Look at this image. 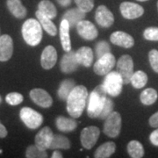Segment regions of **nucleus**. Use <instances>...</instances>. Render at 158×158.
Masks as SVG:
<instances>
[{
  "label": "nucleus",
  "instance_id": "nucleus-47",
  "mask_svg": "<svg viewBox=\"0 0 158 158\" xmlns=\"http://www.w3.org/2000/svg\"><path fill=\"white\" fill-rule=\"evenodd\" d=\"M0 36H1V35H0Z\"/></svg>",
  "mask_w": 158,
  "mask_h": 158
},
{
  "label": "nucleus",
  "instance_id": "nucleus-42",
  "mask_svg": "<svg viewBox=\"0 0 158 158\" xmlns=\"http://www.w3.org/2000/svg\"><path fill=\"white\" fill-rule=\"evenodd\" d=\"M57 3L62 7H67L71 4V0H56Z\"/></svg>",
  "mask_w": 158,
  "mask_h": 158
},
{
  "label": "nucleus",
  "instance_id": "nucleus-29",
  "mask_svg": "<svg viewBox=\"0 0 158 158\" xmlns=\"http://www.w3.org/2000/svg\"><path fill=\"white\" fill-rule=\"evenodd\" d=\"M70 142L67 137L60 135H54L53 141L51 142L50 149H69Z\"/></svg>",
  "mask_w": 158,
  "mask_h": 158
},
{
  "label": "nucleus",
  "instance_id": "nucleus-24",
  "mask_svg": "<svg viewBox=\"0 0 158 158\" xmlns=\"http://www.w3.org/2000/svg\"><path fill=\"white\" fill-rule=\"evenodd\" d=\"M56 124L58 130L61 132H71L76 129L77 123L73 118H66L64 116H59L56 119Z\"/></svg>",
  "mask_w": 158,
  "mask_h": 158
},
{
  "label": "nucleus",
  "instance_id": "nucleus-43",
  "mask_svg": "<svg viewBox=\"0 0 158 158\" xmlns=\"http://www.w3.org/2000/svg\"><path fill=\"white\" fill-rule=\"evenodd\" d=\"M62 153L59 152V151H57V150H56L55 152L53 153V155H52V158H62Z\"/></svg>",
  "mask_w": 158,
  "mask_h": 158
},
{
  "label": "nucleus",
  "instance_id": "nucleus-33",
  "mask_svg": "<svg viewBox=\"0 0 158 158\" xmlns=\"http://www.w3.org/2000/svg\"><path fill=\"white\" fill-rule=\"evenodd\" d=\"M23 99H24V98L22 95L18 92H11V93L7 94L6 97V102L11 106H18V105L21 104Z\"/></svg>",
  "mask_w": 158,
  "mask_h": 158
},
{
  "label": "nucleus",
  "instance_id": "nucleus-16",
  "mask_svg": "<svg viewBox=\"0 0 158 158\" xmlns=\"http://www.w3.org/2000/svg\"><path fill=\"white\" fill-rule=\"evenodd\" d=\"M57 61V52L53 46H48L44 48L40 57V64L44 69H52Z\"/></svg>",
  "mask_w": 158,
  "mask_h": 158
},
{
  "label": "nucleus",
  "instance_id": "nucleus-10",
  "mask_svg": "<svg viewBox=\"0 0 158 158\" xmlns=\"http://www.w3.org/2000/svg\"><path fill=\"white\" fill-rule=\"evenodd\" d=\"M119 9L122 16L127 19H135L142 16L144 13L142 6L132 2H123L119 6Z\"/></svg>",
  "mask_w": 158,
  "mask_h": 158
},
{
  "label": "nucleus",
  "instance_id": "nucleus-45",
  "mask_svg": "<svg viewBox=\"0 0 158 158\" xmlns=\"http://www.w3.org/2000/svg\"><path fill=\"white\" fill-rule=\"evenodd\" d=\"M0 102H1V97H0Z\"/></svg>",
  "mask_w": 158,
  "mask_h": 158
},
{
  "label": "nucleus",
  "instance_id": "nucleus-22",
  "mask_svg": "<svg viewBox=\"0 0 158 158\" xmlns=\"http://www.w3.org/2000/svg\"><path fill=\"white\" fill-rule=\"evenodd\" d=\"M7 7L11 14L17 19H24L27 15V9L23 6L21 0H7Z\"/></svg>",
  "mask_w": 158,
  "mask_h": 158
},
{
  "label": "nucleus",
  "instance_id": "nucleus-2",
  "mask_svg": "<svg viewBox=\"0 0 158 158\" xmlns=\"http://www.w3.org/2000/svg\"><path fill=\"white\" fill-rule=\"evenodd\" d=\"M106 94L107 93L102 85L96 87L90 93L87 107V113L90 118H98L106 100Z\"/></svg>",
  "mask_w": 158,
  "mask_h": 158
},
{
  "label": "nucleus",
  "instance_id": "nucleus-5",
  "mask_svg": "<svg viewBox=\"0 0 158 158\" xmlns=\"http://www.w3.org/2000/svg\"><path fill=\"white\" fill-rule=\"evenodd\" d=\"M120 130L121 116L118 112H112L106 118L103 131L108 137L115 138L119 135Z\"/></svg>",
  "mask_w": 158,
  "mask_h": 158
},
{
  "label": "nucleus",
  "instance_id": "nucleus-44",
  "mask_svg": "<svg viewBox=\"0 0 158 158\" xmlns=\"http://www.w3.org/2000/svg\"><path fill=\"white\" fill-rule=\"evenodd\" d=\"M137 1H141V2H144V1H148V0H137Z\"/></svg>",
  "mask_w": 158,
  "mask_h": 158
},
{
  "label": "nucleus",
  "instance_id": "nucleus-19",
  "mask_svg": "<svg viewBox=\"0 0 158 158\" xmlns=\"http://www.w3.org/2000/svg\"><path fill=\"white\" fill-rule=\"evenodd\" d=\"M85 13H86L85 11H82L78 7L73 8L66 11L62 19L68 21L69 27H77V25L85 19Z\"/></svg>",
  "mask_w": 158,
  "mask_h": 158
},
{
  "label": "nucleus",
  "instance_id": "nucleus-23",
  "mask_svg": "<svg viewBox=\"0 0 158 158\" xmlns=\"http://www.w3.org/2000/svg\"><path fill=\"white\" fill-rule=\"evenodd\" d=\"M37 19L39 20V22L40 23L42 28L45 30L46 32L48 34H50L51 36H55L56 35L57 29L56 25L51 21V19L46 17L44 14H42L40 11H36L35 13Z\"/></svg>",
  "mask_w": 158,
  "mask_h": 158
},
{
  "label": "nucleus",
  "instance_id": "nucleus-13",
  "mask_svg": "<svg viewBox=\"0 0 158 158\" xmlns=\"http://www.w3.org/2000/svg\"><path fill=\"white\" fill-rule=\"evenodd\" d=\"M30 98L36 105L43 108L50 107L53 104L52 97L43 89H33L30 91Z\"/></svg>",
  "mask_w": 158,
  "mask_h": 158
},
{
  "label": "nucleus",
  "instance_id": "nucleus-14",
  "mask_svg": "<svg viewBox=\"0 0 158 158\" xmlns=\"http://www.w3.org/2000/svg\"><path fill=\"white\" fill-rule=\"evenodd\" d=\"M79 63L76 57V52L70 50L67 52L63 56H62L61 62H60V67L63 73H72L77 69L78 68Z\"/></svg>",
  "mask_w": 158,
  "mask_h": 158
},
{
  "label": "nucleus",
  "instance_id": "nucleus-4",
  "mask_svg": "<svg viewBox=\"0 0 158 158\" xmlns=\"http://www.w3.org/2000/svg\"><path fill=\"white\" fill-rule=\"evenodd\" d=\"M123 85L122 77L118 71H111L106 75L102 85L107 94L112 97H117L121 93Z\"/></svg>",
  "mask_w": 158,
  "mask_h": 158
},
{
  "label": "nucleus",
  "instance_id": "nucleus-32",
  "mask_svg": "<svg viewBox=\"0 0 158 158\" xmlns=\"http://www.w3.org/2000/svg\"><path fill=\"white\" fill-rule=\"evenodd\" d=\"M26 156L27 158H46L48 157V153L44 149H41L36 144L30 145L27 151Z\"/></svg>",
  "mask_w": 158,
  "mask_h": 158
},
{
  "label": "nucleus",
  "instance_id": "nucleus-46",
  "mask_svg": "<svg viewBox=\"0 0 158 158\" xmlns=\"http://www.w3.org/2000/svg\"><path fill=\"white\" fill-rule=\"evenodd\" d=\"M157 9H158V2H157Z\"/></svg>",
  "mask_w": 158,
  "mask_h": 158
},
{
  "label": "nucleus",
  "instance_id": "nucleus-25",
  "mask_svg": "<svg viewBox=\"0 0 158 158\" xmlns=\"http://www.w3.org/2000/svg\"><path fill=\"white\" fill-rule=\"evenodd\" d=\"M116 145L113 141L106 142L97 148L94 156L96 158H108L115 152Z\"/></svg>",
  "mask_w": 158,
  "mask_h": 158
},
{
  "label": "nucleus",
  "instance_id": "nucleus-18",
  "mask_svg": "<svg viewBox=\"0 0 158 158\" xmlns=\"http://www.w3.org/2000/svg\"><path fill=\"white\" fill-rule=\"evenodd\" d=\"M110 40L114 45L119 46L125 48H130L135 45L134 38L130 34L121 31H117L112 34L110 37Z\"/></svg>",
  "mask_w": 158,
  "mask_h": 158
},
{
  "label": "nucleus",
  "instance_id": "nucleus-41",
  "mask_svg": "<svg viewBox=\"0 0 158 158\" xmlns=\"http://www.w3.org/2000/svg\"><path fill=\"white\" fill-rule=\"evenodd\" d=\"M7 130H6V127L3 124L0 123V138H5L7 136Z\"/></svg>",
  "mask_w": 158,
  "mask_h": 158
},
{
  "label": "nucleus",
  "instance_id": "nucleus-7",
  "mask_svg": "<svg viewBox=\"0 0 158 158\" xmlns=\"http://www.w3.org/2000/svg\"><path fill=\"white\" fill-rule=\"evenodd\" d=\"M117 69L118 74L122 77L124 85H128L134 74V62L132 57L128 55L122 56L118 59Z\"/></svg>",
  "mask_w": 158,
  "mask_h": 158
},
{
  "label": "nucleus",
  "instance_id": "nucleus-39",
  "mask_svg": "<svg viewBox=\"0 0 158 158\" xmlns=\"http://www.w3.org/2000/svg\"><path fill=\"white\" fill-rule=\"evenodd\" d=\"M149 140H150L153 145L158 147V128L155 130V131H153L152 133L150 134Z\"/></svg>",
  "mask_w": 158,
  "mask_h": 158
},
{
  "label": "nucleus",
  "instance_id": "nucleus-21",
  "mask_svg": "<svg viewBox=\"0 0 158 158\" xmlns=\"http://www.w3.org/2000/svg\"><path fill=\"white\" fill-rule=\"evenodd\" d=\"M69 25L68 21L62 19V22L60 24V39L62 42V48L66 52L71 50V42L69 37Z\"/></svg>",
  "mask_w": 158,
  "mask_h": 158
},
{
  "label": "nucleus",
  "instance_id": "nucleus-36",
  "mask_svg": "<svg viewBox=\"0 0 158 158\" xmlns=\"http://www.w3.org/2000/svg\"><path fill=\"white\" fill-rule=\"evenodd\" d=\"M78 8L85 12L90 11L94 7V0H74Z\"/></svg>",
  "mask_w": 158,
  "mask_h": 158
},
{
  "label": "nucleus",
  "instance_id": "nucleus-17",
  "mask_svg": "<svg viewBox=\"0 0 158 158\" xmlns=\"http://www.w3.org/2000/svg\"><path fill=\"white\" fill-rule=\"evenodd\" d=\"M54 138V134L50 127H45L35 136V144L41 149L47 150L50 148L51 142Z\"/></svg>",
  "mask_w": 158,
  "mask_h": 158
},
{
  "label": "nucleus",
  "instance_id": "nucleus-28",
  "mask_svg": "<svg viewBox=\"0 0 158 158\" xmlns=\"http://www.w3.org/2000/svg\"><path fill=\"white\" fill-rule=\"evenodd\" d=\"M127 152L133 158H141L144 156V148L140 141H131L127 144Z\"/></svg>",
  "mask_w": 158,
  "mask_h": 158
},
{
  "label": "nucleus",
  "instance_id": "nucleus-27",
  "mask_svg": "<svg viewBox=\"0 0 158 158\" xmlns=\"http://www.w3.org/2000/svg\"><path fill=\"white\" fill-rule=\"evenodd\" d=\"M76 87V83L72 79H66L62 81L58 90V97L61 100H67L69 95Z\"/></svg>",
  "mask_w": 158,
  "mask_h": 158
},
{
  "label": "nucleus",
  "instance_id": "nucleus-6",
  "mask_svg": "<svg viewBox=\"0 0 158 158\" xmlns=\"http://www.w3.org/2000/svg\"><path fill=\"white\" fill-rule=\"evenodd\" d=\"M19 117L28 128L36 129L43 122L42 115L30 107H23L19 112Z\"/></svg>",
  "mask_w": 158,
  "mask_h": 158
},
{
  "label": "nucleus",
  "instance_id": "nucleus-11",
  "mask_svg": "<svg viewBox=\"0 0 158 158\" xmlns=\"http://www.w3.org/2000/svg\"><path fill=\"white\" fill-rule=\"evenodd\" d=\"M77 30L79 35L87 40H92L96 39L98 34L96 27L90 21L85 19L81 20L77 25Z\"/></svg>",
  "mask_w": 158,
  "mask_h": 158
},
{
  "label": "nucleus",
  "instance_id": "nucleus-8",
  "mask_svg": "<svg viewBox=\"0 0 158 158\" xmlns=\"http://www.w3.org/2000/svg\"><path fill=\"white\" fill-rule=\"evenodd\" d=\"M115 63V57L110 52L98 59V61L93 66V70L99 76H106V74L112 71Z\"/></svg>",
  "mask_w": 158,
  "mask_h": 158
},
{
  "label": "nucleus",
  "instance_id": "nucleus-34",
  "mask_svg": "<svg viewBox=\"0 0 158 158\" xmlns=\"http://www.w3.org/2000/svg\"><path fill=\"white\" fill-rule=\"evenodd\" d=\"M113 105H114V104H113V100L110 99V98H106V100L105 102V105H104V106H103V109H102L101 113L99 114L98 118H101V119H106L108 115L113 112V107H114Z\"/></svg>",
  "mask_w": 158,
  "mask_h": 158
},
{
  "label": "nucleus",
  "instance_id": "nucleus-12",
  "mask_svg": "<svg viewBox=\"0 0 158 158\" xmlns=\"http://www.w3.org/2000/svg\"><path fill=\"white\" fill-rule=\"evenodd\" d=\"M97 23L102 27H110L114 22V17L112 11L106 6H99L98 7L95 14Z\"/></svg>",
  "mask_w": 158,
  "mask_h": 158
},
{
  "label": "nucleus",
  "instance_id": "nucleus-30",
  "mask_svg": "<svg viewBox=\"0 0 158 158\" xmlns=\"http://www.w3.org/2000/svg\"><path fill=\"white\" fill-rule=\"evenodd\" d=\"M130 83L136 89H141L144 87L148 83V76L147 74L141 70H138L136 72H134Z\"/></svg>",
  "mask_w": 158,
  "mask_h": 158
},
{
  "label": "nucleus",
  "instance_id": "nucleus-20",
  "mask_svg": "<svg viewBox=\"0 0 158 158\" xmlns=\"http://www.w3.org/2000/svg\"><path fill=\"white\" fill-rule=\"evenodd\" d=\"M76 57L79 65L90 67L93 62V52L89 47H82L76 52Z\"/></svg>",
  "mask_w": 158,
  "mask_h": 158
},
{
  "label": "nucleus",
  "instance_id": "nucleus-37",
  "mask_svg": "<svg viewBox=\"0 0 158 158\" xmlns=\"http://www.w3.org/2000/svg\"><path fill=\"white\" fill-rule=\"evenodd\" d=\"M143 36L148 40L158 41V27H148L144 31Z\"/></svg>",
  "mask_w": 158,
  "mask_h": 158
},
{
  "label": "nucleus",
  "instance_id": "nucleus-31",
  "mask_svg": "<svg viewBox=\"0 0 158 158\" xmlns=\"http://www.w3.org/2000/svg\"><path fill=\"white\" fill-rule=\"evenodd\" d=\"M158 95L156 90H154L152 88H148L146 90H144L141 92V102L145 105V106H150L153 105L157 99Z\"/></svg>",
  "mask_w": 158,
  "mask_h": 158
},
{
  "label": "nucleus",
  "instance_id": "nucleus-35",
  "mask_svg": "<svg viewBox=\"0 0 158 158\" xmlns=\"http://www.w3.org/2000/svg\"><path fill=\"white\" fill-rule=\"evenodd\" d=\"M107 53H110V45L107 42L106 40H101L98 42V44L96 45V55L98 59Z\"/></svg>",
  "mask_w": 158,
  "mask_h": 158
},
{
  "label": "nucleus",
  "instance_id": "nucleus-40",
  "mask_svg": "<svg viewBox=\"0 0 158 158\" xmlns=\"http://www.w3.org/2000/svg\"><path fill=\"white\" fill-rule=\"evenodd\" d=\"M149 125L152 127H158V112L149 118Z\"/></svg>",
  "mask_w": 158,
  "mask_h": 158
},
{
  "label": "nucleus",
  "instance_id": "nucleus-15",
  "mask_svg": "<svg viewBox=\"0 0 158 158\" xmlns=\"http://www.w3.org/2000/svg\"><path fill=\"white\" fill-rule=\"evenodd\" d=\"M13 53V42L10 35L0 36V62L8 61Z\"/></svg>",
  "mask_w": 158,
  "mask_h": 158
},
{
  "label": "nucleus",
  "instance_id": "nucleus-38",
  "mask_svg": "<svg viewBox=\"0 0 158 158\" xmlns=\"http://www.w3.org/2000/svg\"><path fill=\"white\" fill-rule=\"evenodd\" d=\"M148 59L152 69L158 73V51L152 49L148 54Z\"/></svg>",
  "mask_w": 158,
  "mask_h": 158
},
{
  "label": "nucleus",
  "instance_id": "nucleus-3",
  "mask_svg": "<svg viewBox=\"0 0 158 158\" xmlns=\"http://www.w3.org/2000/svg\"><path fill=\"white\" fill-rule=\"evenodd\" d=\"M39 20L29 19L23 24L22 36L24 40L30 46H37L42 39V28Z\"/></svg>",
  "mask_w": 158,
  "mask_h": 158
},
{
  "label": "nucleus",
  "instance_id": "nucleus-26",
  "mask_svg": "<svg viewBox=\"0 0 158 158\" xmlns=\"http://www.w3.org/2000/svg\"><path fill=\"white\" fill-rule=\"evenodd\" d=\"M38 11L51 19L56 18L57 14L56 6L49 0H41L38 5Z\"/></svg>",
  "mask_w": 158,
  "mask_h": 158
},
{
  "label": "nucleus",
  "instance_id": "nucleus-9",
  "mask_svg": "<svg viewBox=\"0 0 158 158\" xmlns=\"http://www.w3.org/2000/svg\"><path fill=\"white\" fill-rule=\"evenodd\" d=\"M99 135H100V131L97 127L90 126L84 128L82 130L80 135L82 146L86 149H90L96 144Z\"/></svg>",
  "mask_w": 158,
  "mask_h": 158
},
{
  "label": "nucleus",
  "instance_id": "nucleus-1",
  "mask_svg": "<svg viewBox=\"0 0 158 158\" xmlns=\"http://www.w3.org/2000/svg\"><path fill=\"white\" fill-rule=\"evenodd\" d=\"M88 90L84 85H76L67 98V111L74 118H79L85 110Z\"/></svg>",
  "mask_w": 158,
  "mask_h": 158
}]
</instances>
